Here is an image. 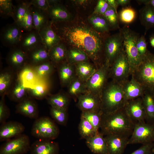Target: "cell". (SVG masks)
I'll return each instance as SVG.
<instances>
[{
  "mask_svg": "<svg viewBox=\"0 0 154 154\" xmlns=\"http://www.w3.org/2000/svg\"><path fill=\"white\" fill-rule=\"evenodd\" d=\"M51 22L52 28L67 47L83 51L97 68L104 64L105 39L102 34L93 29L87 19L77 17L69 21Z\"/></svg>",
  "mask_w": 154,
  "mask_h": 154,
  "instance_id": "6da1fadb",
  "label": "cell"
},
{
  "mask_svg": "<svg viewBox=\"0 0 154 154\" xmlns=\"http://www.w3.org/2000/svg\"><path fill=\"white\" fill-rule=\"evenodd\" d=\"M134 125L123 107L113 113L103 114L100 132L104 136L119 135L129 137L132 134Z\"/></svg>",
  "mask_w": 154,
  "mask_h": 154,
  "instance_id": "7a4b0ae2",
  "label": "cell"
},
{
  "mask_svg": "<svg viewBox=\"0 0 154 154\" xmlns=\"http://www.w3.org/2000/svg\"><path fill=\"white\" fill-rule=\"evenodd\" d=\"M101 111L103 114L114 112L125 104L122 85L112 80L107 83L101 95Z\"/></svg>",
  "mask_w": 154,
  "mask_h": 154,
  "instance_id": "3957f363",
  "label": "cell"
},
{
  "mask_svg": "<svg viewBox=\"0 0 154 154\" xmlns=\"http://www.w3.org/2000/svg\"><path fill=\"white\" fill-rule=\"evenodd\" d=\"M131 75L145 90L154 92V54L148 51Z\"/></svg>",
  "mask_w": 154,
  "mask_h": 154,
  "instance_id": "277c9868",
  "label": "cell"
},
{
  "mask_svg": "<svg viewBox=\"0 0 154 154\" xmlns=\"http://www.w3.org/2000/svg\"><path fill=\"white\" fill-rule=\"evenodd\" d=\"M120 31L123 36V48L130 65L131 75L141 61L136 47V42L139 36L127 27L121 29Z\"/></svg>",
  "mask_w": 154,
  "mask_h": 154,
  "instance_id": "5b68a950",
  "label": "cell"
},
{
  "mask_svg": "<svg viewBox=\"0 0 154 154\" xmlns=\"http://www.w3.org/2000/svg\"><path fill=\"white\" fill-rule=\"evenodd\" d=\"M31 133L38 139L52 140L58 136L59 130L53 120L48 117L43 116L36 119Z\"/></svg>",
  "mask_w": 154,
  "mask_h": 154,
  "instance_id": "8992f818",
  "label": "cell"
},
{
  "mask_svg": "<svg viewBox=\"0 0 154 154\" xmlns=\"http://www.w3.org/2000/svg\"><path fill=\"white\" fill-rule=\"evenodd\" d=\"M131 75L130 65L123 46L109 69V77L113 81L122 85L127 81Z\"/></svg>",
  "mask_w": 154,
  "mask_h": 154,
  "instance_id": "52a82bcc",
  "label": "cell"
},
{
  "mask_svg": "<svg viewBox=\"0 0 154 154\" xmlns=\"http://www.w3.org/2000/svg\"><path fill=\"white\" fill-rule=\"evenodd\" d=\"M110 68L104 63L98 68L85 82L87 90L101 98L102 92L109 77Z\"/></svg>",
  "mask_w": 154,
  "mask_h": 154,
  "instance_id": "ba28073f",
  "label": "cell"
},
{
  "mask_svg": "<svg viewBox=\"0 0 154 154\" xmlns=\"http://www.w3.org/2000/svg\"><path fill=\"white\" fill-rule=\"evenodd\" d=\"M123 36L120 31L105 39L104 63L110 68L123 49Z\"/></svg>",
  "mask_w": 154,
  "mask_h": 154,
  "instance_id": "9c48e42d",
  "label": "cell"
},
{
  "mask_svg": "<svg viewBox=\"0 0 154 154\" xmlns=\"http://www.w3.org/2000/svg\"><path fill=\"white\" fill-rule=\"evenodd\" d=\"M154 142V123H147L145 121L135 124L128 144H144Z\"/></svg>",
  "mask_w": 154,
  "mask_h": 154,
  "instance_id": "30bf717a",
  "label": "cell"
},
{
  "mask_svg": "<svg viewBox=\"0 0 154 154\" xmlns=\"http://www.w3.org/2000/svg\"><path fill=\"white\" fill-rule=\"evenodd\" d=\"M29 136L22 134L5 141L0 147V154H25L30 151Z\"/></svg>",
  "mask_w": 154,
  "mask_h": 154,
  "instance_id": "8fae6325",
  "label": "cell"
},
{
  "mask_svg": "<svg viewBox=\"0 0 154 154\" xmlns=\"http://www.w3.org/2000/svg\"><path fill=\"white\" fill-rule=\"evenodd\" d=\"M22 30L16 23L7 24L1 29V42L6 47L10 48L17 46L20 41Z\"/></svg>",
  "mask_w": 154,
  "mask_h": 154,
  "instance_id": "7c38bea8",
  "label": "cell"
},
{
  "mask_svg": "<svg viewBox=\"0 0 154 154\" xmlns=\"http://www.w3.org/2000/svg\"><path fill=\"white\" fill-rule=\"evenodd\" d=\"M124 108L127 114L135 124L145 121L146 114L141 98L126 102Z\"/></svg>",
  "mask_w": 154,
  "mask_h": 154,
  "instance_id": "4fadbf2b",
  "label": "cell"
},
{
  "mask_svg": "<svg viewBox=\"0 0 154 154\" xmlns=\"http://www.w3.org/2000/svg\"><path fill=\"white\" fill-rule=\"evenodd\" d=\"M77 106L82 112H99L101 111V98L87 92L78 97Z\"/></svg>",
  "mask_w": 154,
  "mask_h": 154,
  "instance_id": "5bb4252c",
  "label": "cell"
},
{
  "mask_svg": "<svg viewBox=\"0 0 154 154\" xmlns=\"http://www.w3.org/2000/svg\"><path fill=\"white\" fill-rule=\"evenodd\" d=\"M27 53L17 46L11 48L6 61L9 67L18 73L27 64Z\"/></svg>",
  "mask_w": 154,
  "mask_h": 154,
  "instance_id": "9a60e30c",
  "label": "cell"
},
{
  "mask_svg": "<svg viewBox=\"0 0 154 154\" xmlns=\"http://www.w3.org/2000/svg\"><path fill=\"white\" fill-rule=\"evenodd\" d=\"M24 126L19 122L11 121L1 124L0 127V141H6L23 133Z\"/></svg>",
  "mask_w": 154,
  "mask_h": 154,
  "instance_id": "2e32d148",
  "label": "cell"
},
{
  "mask_svg": "<svg viewBox=\"0 0 154 154\" xmlns=\"http://www.w3.org/2000/svg\"><path fill=\"white\" fill-rule=\"evenodd\" d=\"M108 154H123L128 145L129 137L119 135H108L104 137Z\"/></svg>",
  "mask_w": 154,
  "mask_h": 154,
  "instance_id": "e0dca14e",
  "label": "cell"
},
{
  "mask_svg": "<svg viewBox=\"0 0 154 154\" xmlns=\"http://www.w3.org/2000/svg\"><path fill=\"white\" fill-rule=\"evenodd\" d=\"M122 85L125 103L129 100L142 98L145 90L132 76L130 80H128Z\"/></svg>",
  "mask_w": 154,
  "mask_h": 154,
  "instance_id": "ac0fdd59",
  "label": "cell"
},
{
  "mask_svg": "<svg viewBox=\"0 0 154 154\" xmlns=\"http://www.w3.org/2000/svg\"><path fill=\"white\" fill-rule=\"evenodd\" d=\"M16 112L32 119H36L39 116L37 104L33 98L29 96L18 103Z\"/></svg>",
  "mask_w": 154,
  "mask_h": 154,
  "instance_id": "d6986e66",
  "label": "cell"
},
{
  "mask_svg": "<svg viewBox=\"0 0 154 154\" xmlns=\"http://www.w3.org/2000/svg\"><path fill=\"white\" fill-rule=\"evenodd\" d=\"M58 144L52 140L38 139L31 145L30 154H58Z\"/></svg>",
  "mask_w": 154,
  "mask_h": 154,
  "instance_id": "ffe728a7",
  "label": "cell"
},
{
  "mask_svg": "<svg viewBox=\"0 0 154 154\" xmlns=\"http://www.w3.org/2000/svg\"><path fill=\"white\" fill-rule=\"evenodd\" d=\"M42 44L38 32L35 29L23 33L20 42L17 46L27 52Z\"/></svg>",
  "mask_w": 154,
  "mask_h": 154,
  "instance_id": "44dd1931",
  "label": "cell"
},
{
  "mask_svg": "<svg viewBox=\"0 0 154 154\" xmlns=\"http://www.w3.org/2000/svg\"><path fill=\"white\" fill-rule=\"evenodd\" d=\"M47 13L52 22H67L72 20L74 18L66 7L61 2L50 6Z\"/></svg>",
  "mask_w": 154,
  "mask_h": 154,
  "instance_id": "7402d4cb",
  "label": "cell"
},
{
  "mask_svg": "<svg viewBox=\"0 0 154 154\" xmlns=\"http://www.w3.org/2000/svg\"><path fill=\"white\" fill-rule=\"evenodd\" d=\"M38 33L42 44L48 51L61 42L59 37L52 28L50 21Z\"/></svg>",
  "mask_w": 154,
  "mask_h": 154,
  "instance_id": "603a6c76",
  "label": "cell"
},
{
  "mask_svg": "<svg viewBox=\"0 0 154 154\" xmlns=\"http://www.w3.org/2000/svg\"><path fill=\"white\" fill-rule=\"evenodd\" d=\"M27 64L31 66L50 60L48 51L41 44L27 52Z\"/></svg>",
  "mask_w": 154,
  "mask_h": 154,
  "instance_id": "cb8c5ba5",
  "label": "cell"
},
{
  "mask_svg": "<svg viewBox=\"0 0 154 154\" xmlns=\"http://www.w3.org/2000/svg\"><path fill=\"white\" fill-rule=\"evenodd\" d=\"M87 145L91 151L96 154H108L104 136L99 131L94 136L86 140Z\"/></svg>",
  "mask_w": 154,
  "mask_h": 154,
  "instance_id": "d4e9b609",
  "label": "cell"
},
{
  "mask_svg": "<svg viewBox=\"0 0 154 154\" xmlns=\"http://www.w3.org/2000/svg\"><path fill=\"white\" fill-rule=\"evenodd\" d=\"M50 85L48 80H39L32 88L27 89L29 97L38 100L46 98L49 96Z\"/></svg>",
  "mask_w": 154,
  "mask_h": 154,
  "instance_id": "484cf974",
  "label": "cell"
},
{
  "mask_svg": "<svg viewBox=\"0 0 154 154\" xmlns=\"http://www.w3.org/2000/svg\"><path fill=\"white\" fill-rule=\"evenodd\" d=\"M17 77L27 89L32 88L40 80L32 66L28 64L17 73Z\"/></svg>",
  "mask_w": 154,
  "mask_h": 154,
  "instance_id": "4316f807",
  "label": "cell"
},
{
  "mask_svg": "<svg viewBox=\"0 0 154 154\" xmlns=\"http://www.w3.org/2000/svg\"><path fill=\"white\" fill-rule=\"evenodd\" d=\"M57 67L61 85L63 86H68L76 76L74 65L69 63L66 60Z\"/></svg>",
  "mask_w": 154,
  "mask_h": 154,
  "instance_id": "83f0119b",
  "label": "cell"
},
{
  "mask_svg": "<svg viewBox=\"0 0 154 154\" xmlns=\"http://www.w3.org/2000/svg\"><path fill=\"white\" fill-rule=\"evenodd\" d=\"M31 9L34 29L39 32L49 23L50 20L47 12L32 5Z\"/></svg>",
  "mask_w": 154,
  "mask_h": 154,
  "instance_id": "f1b7e54d",
  "label": "cell"
},
{
  "mask_svg": "<svg viewBox=\"0 0 154 154\" xmlns=\"http://www.w3.org/2000/svg\"><path fill=\"white\" fill-rule=\"evenodd\" d=\"M27 94V89L17 77L6 95L11 100L18 103L28 97Z\"/></svg>",
  "mask_w": 154,
  "mask_h": 154,
  "instance_id": "f546056e",
  "label": "cell"
},
{
  "mask_svg": "<svg viewBox=\"0 0 154 154\" xmlns=\"http://www.w3.org/2000/svg\"><path fill=\"white\" fill-rule=\"evenodd\" d=\"M87 20L93 29L100 34L107 33L110 31V26L104 15L91 14Z\"/></svg>",
  "mask_w": 154,
  "mask_h": 154,
  "instance_id": "4dcf8cb0",
  "label": "cell"
},
{
  "mask_svg": "<svg viewBox=\"0 0 154 154\" xmlns=\"http://www.w3.org/2000/svg\"><path fill=\"white\" fill-rule=\"evenodd\" d=\"M76 76L86 82L97 69L95 66L89 62H84L74 64Z\"/></svg>",
  "mask_w": 154,
  "mask_h": 154,
  "instance_id": "1f68e13d",
  "label": "cell"
},
{
  "mask_svg": "<svg viewBox=\"0 0 154 154\" xmlns=\"http://www.w3.org/2000/svg\"><path fill=\"white\" fill-rule=\"evenodd\" d=\"M67 47L61 42L48 51L50 60L55 66L66 60Z\"/></svg>",
  "mask_w": 154,
  "mask_h": 154,
  "instance_id": "d6a6232c",
  "label": "cell"
},
{
  "mask_svg": "<svg viewBox=\"0 0 154 154\" xmlns=\"http://www.w3.org/2000/svg\"><path fill=\"white\" fill-rule=\"evenodd\" d=\"M147 123H154V92L145 90L141 98Z\"/></svg>",
  "mask_w": 154,
  "mask_h": 154,
  "instance_id": "836d02e7",
  "label": "cell"
},
{
  "mask_svg": "<svg viewBox=\"0 0 154 154\" xmlns=\"http://www.w3.org/2000/svg\"><path fill=\"white\" fill-rule=\"evenodd\" d=\"M139 14L141 24L146 29L154 27V7L145 5L140 9Z\"/></svg>",
  "mask_w": 154,
  "mask_h": 154,
  "instance_id": "e575fe53",
  "label": "cell"
},
{
  "mask_svg": "<svg viewBox=\"0 0 154 154\" xmlns=\"http://www.w3.org/2000/svg\"><path fill=\"white\" fill-rule=\"evenodd\" d=\"M32 67L39 79L48 80L53 72L55 66L51 60H49Z\"/></svg>",
  "mask_w": 154,
  "mask_h": 154,
  "instance_id": "d590c367",
  "label": "cell"
},
{
  "mask_svg": "<svg viewBox=\"0 0 154 154\" xmlns=\"http://www.w3.org/2000/svg\"><path fill=\"white\" fill-rule=\"evenodd\" d=\"M90 59L83 51L78 48L69 47L67 48L66 61L69 63L75 64L84 62H89Z\"/></svg>",
  "mask_w": 154,
  "mask_h": 154,
  "instance_id": "8d00e7d4",
  "label": "cell"
},
{
  "mask_svg": "<svg viewBox=\"0 0 154 154\" xmlns=\"http://www.w3.org/2000/svg\"><path fill=\"white\" fill-rule=\"evenodd\" d=\"M48 104L51 107L65 110L67 109L69 99L68 96L64 93L50 95L46 98Z\"/></svg>",
  "mask_w": 154,
  "mask_h": 154,
  "instance_id": "74e56055",
  "label": "cell"
},
{
  "mask_svg": "<svg viewBox=\"0 0 154 154\" xmlns=\"http://www.w3.org/2000/svg\"><path fill=\"white\" fill-rule=\"evenodd\" d=\"M13 71L11 69V70H5L1 72L0 95L1 97L6 95L12 85L14 77L13 72Z\"/></svg>",
  "mask_w": 154,
  "mask_h": 154,
  "instance_id": "f35d334b",
  "label": "cell"
},
{
  "mask_svg": "<svg viewBox=\"0 0 154 154\" xmlns=\"http://www.w3.org/2000/svg\"><path fill=\"white\" fill-rule=\"evenodd\" d=\"M31 5L30 1H20L15 6L12 18L14 22L21 28L27 9Z\"/></svg>",
  "mask_w": 154,
  "mask_h": 154,
  "instance_id": "ab89813d",
  "label": "cell"
},
{
  "mask_svg": "<svg viewBox=\"0 0 154 154\" xmlns=\"http://www.w3.org/2000/svg\"><path fill=\"white\" fill-rule=\"evenodd\" d=\"M68 91L69 95L74 97H77L80 95L88 92L85 82L76 76L68 86Z\"/></svg>",
  "mask_w": 154,
  "mask_h": 154,
  "instance_id": "60d3db41",
  "label": "cell"
},
{
  "mask_svg": "<svg viewBox=\"0 0 154 154\" xmlns=\"http://www.w3.org/2000/svg\"><path fill=\"white\" fill-rule=\"evenodd\" d=\"M78 130L81 138L86 140L94 136L99 132L96 131L89 122L81 116Z\"/></svg>",
  "mask_w": 154,
  "mask_h": 154,
  "instance_id": "b9f144b4",
  "label": "cell"
},
{
  "mask_svg": "<svg viewBox=\"0 0 154 154\" xmlns=\"http://www.w3.org/2000/svg\"><path fill=\"white\" fill-rule=\"evenodd\" d=\"M103 114L102 111L99 112H82L81 116L89 122L96 131H99Z\"/></svg>",
  "mask_w": 154,
  "mask_h": 154,
  "instance_id": "7bdbcfd3",
  "label": "cell"
},
{
  "mask_svg": "<svg viewBox=\"0 0 154 154\" xmlns=\"http://www.w3.org/2000/svg\"><path fill=\"white\" fill-rule=\"evenodd\" d=\"M50 114L53 119L58 124L65 125L68 119L67 110L51 107Z\"/></svg>",
  "mask_w": 154,
  "mask_h": 154,
  "instance_id": "ee69618b",
  "label": "cell"
},
{
  "mask_svg": "<svg viewBox=\"0 0 154 154\" xmlns=\"http://www.w3.org/2000/svg\"><path fill=\"white\" fill-rule=\"evenodd\" d=\"M136 12L134 9L130 7L123 8L120 11L118 17L120 21L125 24H129L135 20Z\"/></svg>",
  "mask_w": 154,
  "mask_h": 154,
  "instance_id": "f6af8a7d",
  "label": "cell"
},
{
  "mask_svg": "<svg viewBox=\"0 0 154 154\" xmlns=\"http://www.w3.org/2000/svg\"><path fill=\"white\" fill-rule=\"evenodd\" d=\"M103 15L107 20L110 29L119 28L118 15L113 8L110 6Z\"/></svg>",
  "mask_w": 154,
  "mask_h": 154,
  "instance_id": "bcb514c9",
  "label": "cell"
},
{
  "mask_svg": "<svg viewBox=\"0 0 154 154\" xmlns=\"http://www.w3.org/2000/svg\"><path fill=\"white\" fill-rule=\"evenodd\" d=\"M15 6L11 0H0V15L3 18L12 17Z\"/></svg>",
  "mask_w": 154,
  "mask_h": 154,
  "instance_id": "7dc6e473",
  "label": "cell"
},
{
  "mask_svg": "<svg viewBox=\"0 0 154 154\" xmlns=\"http://www.w3.org/2000/svg\"><path fill=\"white\" fill-rule=\"evenodd\" d=\"M31 5L27 9L21 27L23 31H25L26 32L30 31L34 29L33 16L31 9Z\"/></svg>",
  "mask_w": 154,
  "mask_h": 154,
  "instance_id": "c3c4849f",
  "label": "cell"
},
{
  "mask_svg": "<svg viewBox=\"0 0 154 154\" xmlns=\"http://www.w3.org/2000/svg\"><path fill=\"white\" fill-rule=\"evenodd\" d=\"M136 47L139 56L142 60L144 58L148 51L147 43L144 36L139 37L136 42Z\"/></svg>",
  "mask_w": 154,
  "mask_h": 154,
  "instance_id": "681fc988",
  "label": "cell"
},
{
  "mask_svg": "<svg viewBox=\"0 0 154 154\" xmlns=\"http://www.w3.org/2000/svg\"><path fill=\"white\" fill-rule=\"evenodd\" d=\"M10 116L9 110L5 103V96H2L0 101V123L6 122Z\"/></svg>",
  "mask_w": 154,
  "mask_h": 154,
  "instance_id": "f907efd6",
  "label": "cell"
},
{
  "mask_svg": "<svg viewBox=\"0 0 154 154\" xmlns=\"http://www.w3.org/2000/svg\"><path fill=\"white\" fill-rule=\"evenodd\" d=\"M109 6L106 0H99L92 14L103 15Z\"/></svg>",
  "mask_w": 154,
  "mask_h": 154,
  "instance_id": "816d5d0a",
  "label": "cell"
},
{
  "mask_svg": "<svg viewBox=\"0 0 154 154\" xmlns=\"http://www.w3.org/2000/svg\"><path fill=\"white\" fill-rule=\"evenodd\" d=\"M72 3L74 6L78 9H85L92 5L94 1L89 0H71Z\"/></svg>",
  "mask_w": 154,
  "mask_h": 154,
  "instance_id": "f5cc1de1",
  "label": "cell"
},
{
  "mask_svg": "<svg viewBox=\"0 0 154 154\" xmlns=\"http://www.w3.org/2000/svg\"><path fill=\"white\" fill-rule=\"evenodd\" d=\"M30 2L32 5L47 12L50 7L48 0H32Z\"/></svg>",
  "mask_w": 154,
  "mask_h": 154,
  "instance_id": "db71d44e",
  "label": "cell"
},
{
  "mask_svg": "<svg viewBox=\"0 0 154 154\" xmlns=\"http://www.w3.org/2000/svg\"><path fill=\"white\" fill-rule=\"evenodd\" d=\"M153 143L142 144L137 149L129 154H150Z\"/></svg>",
  "mask_w": 154,
  "mask_h": 154,
  "instance_id": "11a10c76",
  "label": "cell"
},
{
  "mask_svg": "<svg viewBox=\"0 0 154 154\" xmlns=\"http://www.w3.org/2000/svg\"><path fill=\"white\" fill-rule=\"evenodd\" d=\"M109 5L113 8L117 13V9L118 6L116 0H106Z\"/></svg>",
  "mask_w": 154,
  "mask_h": 154,
  "instance_id": "9f6ffc18",
  "label": "cell"
},
{
  "mask_svg": "<svg viewBox=\"0 0 154 154\" xmlns=\"http://www.w3.org/2000/svg\"><path fill=\"white\" fill-rule=\"evenodd\" d=\"M137 1L139 3L150 5L154 7V0H139Z\"/></svg>",
  "mask_w": 154,
  "mask_h": 154,
  "instance_id": "6f0895ef",
  "label": "cell"
},
{
  "mask_svg": "<svg viewBox=\"0 0 154 154\" xmlns=\"http://www.w3.org/2000/svg\"><path fill=\"white\" fill-rule=\"evenodd\" d=\"M118 6H124L127 5L130 3L129 0H116Z\"/></svg>",
  "mask_w": 154,
  "mask_h": 154,
  "instance_id": "680465c9",
  "label": "cell"
},
{
  "mask_svg": "<svg viewBox=\"0 0 154 154\" xmlns=\"http://www.w3.org/2000/svg\"><path fill=\"white\" fill-rule=\"evenodd\" d=\"M50 6H52L61 2V1L58 0H48Z\"/></svg>",
  "mask_w": 154,
  "mask_h": 154,
  "instance_id": "91938a15",
  "label": "cell"
},
{
  "mask_svg": "<svg viewBox=\"0 0 154 154\" xmlns=\"http://www.w3.org/2000/svg\"><path fill=\"white\" fill-rule=\"evenodd\" d=\"M150 43L151 46L154 47V35H152L150 37Z\"/></svg>",
  "mask_w": 154,
  "mask_h": 154,
  "instance_id": "94428289",
  "label": "cell"
},
{
  "mask_svg": "<svg viewBox=\"0 0 154 154\" xmlns=\"http://www.w3.org/2000/svg\"><path fill=\"white\" fill-rule=\"evenodd\" d=\"M150 154H154V143H153V145L151 149Z\"/></svg>",
  "mask_w": 154,
  "mask_h": 154,
  "instance_id": "6125c7cd",
  "label": "cell"
}]
</instances>
